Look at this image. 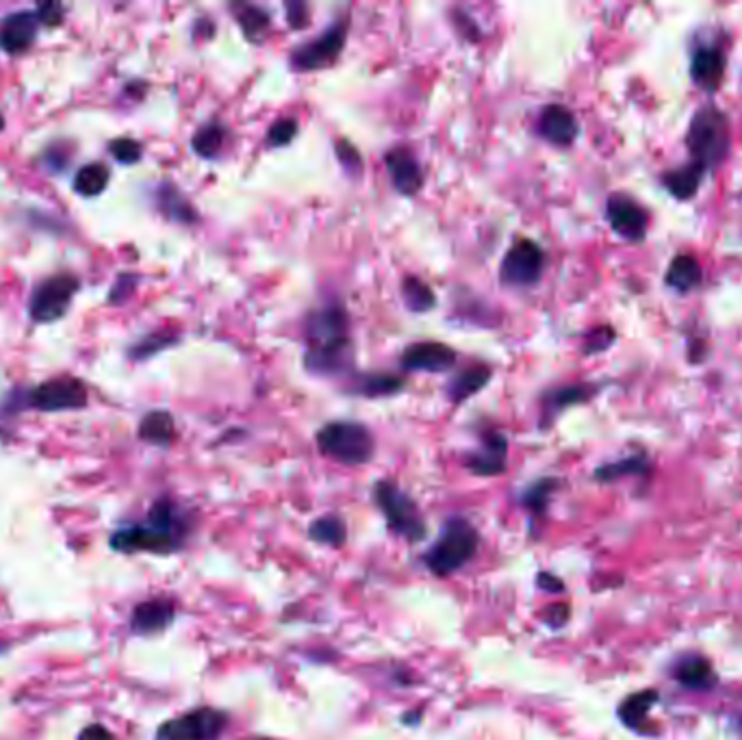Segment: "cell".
<instances>
[{"label":"cell","mask_w":742,"mask_h":740,"mask_svg":"<svg viewBox=\"0 0 742 740\" xmlns=\"http://www.w3.org/2000/svg\"><path fill=\"white\" fill-rule=\"evenodd\" d=\"M194 532V515L175 500L161 497L141 522L118 527L109 545L120 554H155L170 556L189 543Z\"/></svg>","instance_id":"obj_1"},{"label":"cell","mask_w":742,"mask_h":740,"mask_svg":"<svg viewBox=\"0 0 742 740\" xmlns=\"http://www.w3.org/2000/svg\"><path fill=\"white\" fill-rule=\"evenodd\" d=\"M686 148L691 152V161L701 166L705 172L721 168L732 150V129L728 114L712 102L699 107L686 131Z\"/></svg>","instance_id":"obj_2"},{"label":"cell","mask_w":742,"mask_h":740,"mask_svg":"<svg viewBox=\"0 0 742 740\" xmlns=\"http://www.w3.org/2000/svg\"><path fill=\"white\" fill-rule=\"evenodd\" d=\"M481 547V532L465 517H449L438 539L424 554V565L435 575L447 578L469 565Z\"/></svg>","instance_id":"obj_3"},{"label":"cell","mask_w":742,"mask_h":740,"mask_svg":"<svg viewBox=\"0 0 742 740\" xmlns=\"http://www.w3.org/2000/svg\"><path fill=\"white\" fill-rule=\"evenodd\" d=\"M317 447L339 465L358 467L374 458L376 441L363 424L333 422L317 433Z\"/></svg>","instance_id":"obj_4"},{"label":"cell","mask_w":742,"mask_h":740,"mask_svg":"<svg viewBox=\"0 0 742 740\" xmlns=\"http://www.w3.org/2000/svg\"><path fill=\"white\" fill-rule=\"evenodd\" d=\"M374 502L385 515L389 530L408 543L424 541L428 525L417 502L392 480H380L374 486Z\"/></svg>","instance_id":"obj_5"},{"label":"cell","mask_w":742,"mask_h":740,"mask_svg":"<svg viewBox=\"0 0 742 740\" xmlns=\"http://www.w3.org/2000/svg\"><path fill=\"white\" fill-rule=\"evenodd\" d=\"M230 717L218 708H196L159 726L155 740H219Z\"/></svg>","instance_id":"obj_6"},{"label":"cell","mask_w":742,"mask_h":740,"mask_svg":"<svg viewBox=\"0 0 742 740\" xmlns=\"http://www.w3.org/2000/svg\"><path fill=\"white\" fill-rule=\"evenodd\" d=\"M346 38H348V20H342V22L333 24L321 38L294 48L289 63L298 72L321 70V68H326V66H330L339 59V55L346 46Z\"/></svg>","instance_id":"obj_7"},{"label":"cell","mask_w":742,"mask_h":740,"mask_svg":"<svg viewBox=\"0 0 742 740\" xmlns=\"http://www.w3.org/2000/svg\"><path fill=\"white\" fill-rule=\"evenodd\" d=\"M545 269V253L530 239L517 241L504 257L499 276L506 287L527 289L534 287Z\"/></svg>","instance_id":"obj_8"},{"label":"cell","mask_w":742,"mask_h":740,"mask_svg":"<svg viewBox=\"0 0 742 740\" xmlns=\"http://www.w3.org/2000/svg\"><path fill=\"white\" fill-rule=\"evenodd\" d=\"M606 218H609L612 230L621 239L630 244L645 241L647 228H650V214L632 196L611 194L606 200Z\"/></svg>","instance_id":"obj_9"},{"label":"cell","mask_w":742,"mask_h":740,"mask_svg":"<svg viewBox=\"0 0 742 740\" xmlns=\"http://www.w3.org/2000/svg\"><path fill=\"white\" fill-rule=\"evenodd\" d=\"M728 59L721 46L698 45L691 52V79L701 91L714 93L723 86Z\"/></svg>","instance_id":"obj_10"},{"label":"cell","mask_w":742,"mask_h":740,"mask_svg":"<svg viewBox=\"0 0 742 740\" xmlns=\"http://www.w3.org/2000/svg\"><path fill=\"white\" fill-rule=\"evenodd\" d=\"M176 621V604L170 598H152L137 604L131 612V632L152 637L166 632Z\"/></svg>","instance_id":"obj_11"},{"label":"cell","mask_w":742,"mask_h":740,"mask_svg":"<svg viewBox=\"0 0 742 740\" xmlns=\"http://www.w3.org/2000/svg\"><path fill=\"white\" fill-rule=\"evenodd\" d=\"M306 335L310 346H326L349 339L348 315L339 305L324 306L308 317Z\"/></svg>","instance_id":"obj_12"},{"label":"cell","mask_w":742,"mask_h":740,"mask_svg":"<svg viewBox=\"0 0 742 740\" xmlns=\"http://www.w3.org/2000/svg\"><path fill=\"white\" fill-rule=\"evenodd\" d=\"M506 461H508L506 436L499 433H488L482 438L481 447L465 458V467L476 476L491 478V476H499L506 472Z\"/></svg>","instance_id":"obj_13"},{"label":"cell","mask_w":742,"mask_h":740,"mask_svg":"<svg viewBox=\"0 0 742 740\" xmlns=\"http://www.w3.org/2000/svg\"><path fill=\"white\" fill-rule=\"evenodd\" d=\"M354 363V346L352 339L326 344V346H310L305 356V367L317 376H337L348 372Z\"/></svg>","instance_id":"obj_14"},{"label":"cell","mask_w":742,"mask_h":740,"mask_svg":"<svg viewBox=\"0 0 742 740\" xmlns=\"http://www.w3.org/2000/svg\"><path fill=\"white\" fill-rule=\"evenodd\" d=\"M456 352L445 346V344H435V342H426V344H415L402 354L399 365L406 372H428V374H438V372H447L456 365Z\"/></svg>","instance_id":"obj_15"},{"label":"cell","mask_w":742,"mask_h":740,"mask_svg":"<svg viewBox=\"0 0 742 740\" xmlns=\"http://www.w3.org/2000/svg\"><path fill=\"white\" fill-rule=\"evenodd\" d=\"M671 675L680 687L689 691H699V693L712 691L719 684V675L712 662L699 653H686L677 658L671 669Z\"/></svg>","instance_id":"obj_16"},{"label":"cell","mask_w":742,"mask_h":740,"mask_svg":"<svg viewBox=\"0 0 742 740\" xmlns=\"http://www.w3.org/2000/svg\"><path fill=\"white\" fill-rule=\"evenodd\" d=\"M75 289H77V283L75 278H68V276H59V278L44 283L38 289V294L33 296V305H31L33 317L40 322L59 317L70 305Z\"/></svg>","instance_id":"obj_17"},{"label":"cell","mask_w":742,"mask_h":740,"mask_svg":"<svg viewBox=\"0 0 742 740\" xmlns=\"http://www.w3.org/2000/svg\"><path fill=\"white\" fill-rule=\"evenodd\" d=\"M538 132L552 146L567 148L575 141L580 127H577L575 116L568 111L567 107L547 105L538 116Z\"/></svg>","instance_id":"obj_18"},{"label":"cell","mask_w":742,"mask_h":740,"mask_svg":"<svg viewBox=\"0 0 742 740\" xmlns=\"http://www.w3.org/2000/svg\"><path fill=\"white\" fill-rule=\"evenodd\" d=\"M385 164L389 168L395 189L404 196H415L424 185V172L419 161L408 148H394L387 152Z\"/></svg>","instance_id":"obj_19"},{"label":"cell","mask_w":742,"mask_h":740,"mask_svg":"<svg viewBox=\"0 0 742 740\" xmlns=\"http://www.w3.org/2000/svg\"><path fill=\"white\" fill-rule=\"evenodd\" d=\"M657 701H660V693L655 689H645V691L632 693L619 703L616 717L632 732L654 734L655 730L650 728V712H652V708Z\"/></svg>","instance_id":"obj_20"},{"label":"cell","mask_w":742,"mask_h":740,"mask_svg":"<svg viewBox=\"0 0 742 740\" xmlns=\"http://www.w3.org/2000/svg\"><path fill=\"white\" fill-rule=\"evenodd\" d=\"M33 404L42 411H63L86 404V389L77 381H61L40 387L33 395Z\"/></svg>","instance_id":"obj_21"},{"label":"cell","mask_w":742,"mask_h":740,"mask_svg":"<svg viewBox=\"0 0 742 740\" xmlns=\"http://www.w3.org/2000/svg\"><path fill=\"white\" fill-rule=\"evenodd\" d=\"M703 280V267L693 255H675L664 274V283L669 289L677 294H691Z\"/></svg>","instance_id":"obj_22"},{"label":"cell","mask_w":742,"mask_h":740,"mask_svg":"<svg viewBox=\"0 0 742 740\" xmlns=\"http://www.w3.org/2000/svg\"><path fill=\"white\" fill-rule=\"evenodd\" d=\"M705 175L708 172L701 166L689 161L675 170H666L664 175L660 176V182L675 200H691L698 196L699 187Z\"/></svg>","instance_id":"obj_23"},{"label":"cell","mask_w":742,"mask_h":740,"mask_svg":"<svg viewBox=\"0 0 742 740\" xmlns=\"http://www.w3.org/2000/svg\"><path fill=\"white\" fill-rule=\"evenodd\" d=\"M595 393H597V387L593 385H567V387H558L547 393L543 397V426L547 428L563 411H567L568 406L584 404Z\"/></svg>","instance_id":"obj_24"},{"label":"cell","mask_w":742,"mask_h":740,"mask_svg":"<svg viewBox=\"0 0 742 740\" xmlns=\"http://www.w3.org/2000/svg\"><path fill=\"white\" fill-rule=\"evenodd\" d=\"M38 27V16L16 13L2 20L0 24V46L9 52H20L33 42Z\"/></svg>","instance_id":"obj_25"},{"label":"cell","mask_w":742,"mask_h":740,"mask_svg":"<svg viewBox=\"0 0 742 740\" xmlns=\"http://www.w3.org/2000/svg\"><path fill=\"white\" fill-rule=\"evenodd\" d=\"M491 376H493V372L486 365H474L469 369H463L458 376H454L449 381L447 395H449L452 402H465L474 393L482 392L488 385Z\"/></svg>","instance_id":"obj_26"},{"label":"cell","mask_w":742,"mask_h":740,"mask_svg":"<svg viewBox=\"0 0 742 740\" xmlns=\"http://www.w3.org/2000/svg\"><path fill=\"white\" fill-rule=\"evenodd\" d=\"M650 472H652V463L641 452V454H632V456H625L621 461H614V463L597 467L595 480L597 482H614V480L627 478V476H645Z\"/></svg>","instance_id":"obj_27"},{"label":"cell","mask_w":742,"mask_h":740,"mask_svg":"<svg viewBox=\"0 0 742 740\" xmlns=\"http://www.w3.org/2000/svg\"><path fill=\"white\" fill-rule=\"evenodd\" d=\"M308 539L319 545L342 547L348 541V525L339 515H324L308 525Z\"/></svg>","instance_id":"obj_28"},{"label":"cell","mask_w":742,"mask_h":740,"mask_svg":"<svg viewBox=\"0 0 742 740\" xmlns=\"http://www.w3.org/2000/svg\"><path fill=\"white\" fill-rule=\"evenodd\" d=\"M558 484L561 482L556 478H541L525 489L524 493H522V504L530 511L532 520L543 517L547 513L550 502H552Z\"/></svg>","instance_id":"obj_29"},{"label":"cell","mask_w":742,"mask_h":740,"mask_svg":"<svg viewBox=\"0 0 742 740\" xmlns=\"http://www.w3.org/2000/svg\"><path fill=\"white\" fill-rule=\"evenodd\" d=\"M139 435L144 441L152 443V445H159V447H168L175 438V420L170 413H164V411H157V413H150L141 426H139Z\"/></svg>","instance_id":"obj_30"},{"label":"cell","mask_w":742,"mask_h":740,"mask_svg":"<svg viewBox=\"0 0 742 740\" xmlns=\"http://www.w3.org/2000/svg\"><path fill=\"white\" fill-rule=\"evenodd\" d=\"M402 296H404V305L408 306L415 313H424L431 310L435 306V294L433 289L419 280L417 276H406L402 283Z\"/></svg>","instance_id":"obj_31"},{"label":"cell","mask_w":742,"mask_h":740,"mask_svg":"<svg viewBox=\"0 0 742 740\" xmlns=\"http://www.w3.org/2000/svg\"><path fill=\"white\" fill-rule=\"evenodd\" d=\"M224 141H226V131L219 127L218 122H211L194 135V150L200 157L211 159L221 150Z\"/></svg>","instance_id":"obj_32"},{"label":"cell","mask_w":742,"mask_h":740,"mask_svg":"<svg viewBox=\"0 0 742 740\" xmlns=\"http://www.w3.org/2000/svg\"><path fill=\"white\" fill-rule=\"evenodd\" d=\"M237 20H239L246 38L253 40V42H259L263 33L269 29V13H265L261 7H255V4L244 7L237 13Z\"/></svg>","instance_id":"obj_33"},{"label":"cell","mask_w":742,"mask_h":740,"mask_svg":"<svg viewBox=\"0 0 742 740\" xmlns=\"http://www.w3.org/2000/svg\"><path fill=\"white\" fill-rule=\"evenodd\" d=\"M404 387L402 378L397 376H365L360 378V383L356 385V392L367 395V397H378V395H392V393L399 392Z\"/></svg>","instance_id":"obj_34"},{"label":"cell","mask_w":742,"mask_h":740,"mask_svg":"<svg viewBox=\"0 0 742 740\" xmlns=\"http://www.w3.org/2000/svg\"><path fill=\"white\" fill-rule=\"evenodd\" d=\"M107 180H109V170H107L105 166H100V164H91V166L83 168V170L77 175L75 185H77V189H79L81 194L96 196V194H100V191L105 189Z\"/></svg>","instance_id":"obj_35"},{"label":"cell","mask_w":742,"mask_h":740,"mask_svg":"<svg viewBox=\"0 0 742 740\" xmlns=\"http://www.w3.org/2000/svg\"><path fill=\"white\" fill-rule=\"evenodd\" d=\"M296 135H298V122L294 118H280L269 127L265 141L269 148H283L291 144Z\"/></svg>","instance_id":"obj_36"},{"label":"cell","mask_w":742,"mask_h":740,"mask_svg":"<svg viewBox=\"0 0 742 740\" xmlns=\"http://www.w3.org/2000/svg\"><path fill=\"white\" fill-rule=\"evenodd\" d=\"M616 339V333L611 326H602V328H595L586 335V342H584V354H597V352H604V349L611 348Z\"/></svg>","instance_id":"obj_37"},{"label":"cell","mask_w":742,"mask_h":740,"mask_svg":"<svg viewBox=\"0 0 742 740\" xmlns=\"http://www.w3.org/2000/svg\"><path fill=\"white\" fill-rule=\"evenodd\" d=\"M335 150H337V157H339L342 166H344L348 172H356V175H358V172L363 170V159H360L358 150H356L349 141L339 139V141L335 144Z\"/></svg>","instance_id":"obj_38"},{"label":"cell","mask_w":742,"mask_h":740,"mask_svg":"<svg viewBox=\"0 0 742 740\" xmlns=\"http://www.w3.org/2000/svg\"><path fill=\"white\" fill-rule=\"evenodd\" d=\"M536 586H538L541 591H545V593H552V595H558V593L565 591L563 580L556 578V575L550 573V571H541V573L536 575Z\"/></svg>","instance_id":"obj_39"},{"label":"cell","mask_w":742,"mask_h":740,"mask_svg":"<svg viewBox=\"0 0 742 740\" xmlns=\"http://www.w3.org/2000/svg\"><path fill=\"white\" fill-rule=\"evenodd\" d=\"M139 146L135 144V141H131V139H120L118 144H113V155L120 159V161H125V164H132V161H137L139 159Z\"/></svg>","instance_id":"obj_40"},{"label":"cell","mask_w":742,"mask_h":740,"mask_svg":"<svg viewBox=\"0 0 742 740\" xmlns=\"http://www.w3.org/2000/svg\"><path fill=\"white\" fill-rule=\"evenodd\" d=\"M568 614H571V610H568L567 604H554V606L545 610V623L554 630H561L567 623Z\"/></svg>","instance_id":"obj_41"},{"label":"cell","mask_w":742,"mask_h":740,"mask_svg":"<svg viewBox=\"0 0 742 740\" xmlns=\"http://www.w3.org/2000/svg\"><path fill=\"white\" fill-rule=\"evenodd\" d=\"M287 13H289V22L296 29H303L308 24V7L303 2H289L287 4Z\"/></svg>","instance_id":"obj_42"},{"label":"cell","mask_w":742,"mask_h":740,"mask_svg":"<svg viewBox=\"0 0 742 740\" xmlns=\"http://www.w3.org/2000/svg\"><path fill=\"white\" fill-rule=\"evenodd\" d=\"M79 740H116V737L100 723H91L88 726L81 734H79Z\"/></svg>","instance_id":"obj_43"},{"label":"cell","mask_w":742,"mask_h":740,"mask_svg":"<svg viewBox=\"0 0 742 740\" xmlns=\"http://www.w3.org/2000/svg\"><path fill=\"white\" fill-rule=\"evenodd\" d=\"M741 196H742V194H741Z\"/></svg>","instance_id":"obj_44"}]
</instances>
